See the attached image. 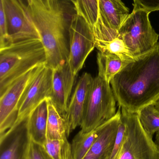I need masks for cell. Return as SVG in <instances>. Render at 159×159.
<instances>
[{
	"instance_id": "obj_1",
	"label": "cell",
	"mask_w": 159,
	"mask_h": 159,
	"mask_svg": "<svg viewBox=\"0 0 159 159\" xmlns=\"http://www.w3.org/2000/svg\"><path fill=\"white\" fill-rule=\"evenodd\" d=\"M121 109L137 113L159 98V43L129 62L110 82Z\"/></svg>"
},
{
	"instance_id": "obj_2",
	"label": "cell",
	"mask_w": 159,
	"mask_h": 159,
	"mask_svg": "<svg viewBox=\"0 0 159 159\" xmlns=\"http://www.w3.org/2000/svg\"><path fill=\"white\" fill-rule=\"evenodd\" d=\"M27 6L44 48L46 66L53 70L65 64L69 55L68 29L60 3L58 1L49 8L33 2Z\"/></svg>"
},
{
	"instance_id": "obj_3",
	"label": "cell",
	"mask_w": 159,
	"mask_h": 159,
	"mask_svg": "<svg viewBox=\"0 0 159 159\" xmlns=\"http://www.w3.org/2000/svg\"><path fill=\"white\" fill-rule=\"evenodd\" d=\"M45 62V52L40 39L13 43L0 48V95L15 80Z\"/></svg>"
},
{
	"instance_id": "obj_4",
	"label": "cell",
	"mask_w": 159,
	"mask_h": 159,
	"mask_svg": "<svg viewBox=\"0 0 159 159\" xmlns=\"http://www.w3.org/2000/svg\"><path fill=\"white\" fill-rule=\"evenodd\" d=\"M116 100L110 83L98 71L93 79L86 111L80 125L81 130L89 132L110 120L116 114Z\"/></svg>"
},
{
	"instance_id": "obj_5",
	"label": "cell",
	"mask_w": 159,
	"mask_h": 159,
	"mask_svg": "<svg viewBox=\"0 0 159 159\" xmlns=\"http://www.w3.org/2000/svg\"><path fill=\"white\" fill-rule=\"evenodd\" d=\"M149 14L133 9L118 31V37L134 59L153 49L158 43L159 35L152 27Z\"/></svg>"
},
{
	"instance_id": "obj_6",
	"label": "cell",
	"mask_w": 159,
	"mask_h": 159,
	"mask_svg": "<svg viewBox=\"0 0 159 159\" xmlns=\"http://www.w3.org/2000/svg\"><path fill=\"white\" fill-rule=\"evenodd\" d=\"M121 111L126 131L117 159H159V148L144 129L137 113Z\"/></svg>"
},
{
	"instance_id": "obj_7",
	"label": "cell",
	"mask_w": 159,
	"mask_h": 159,
	"mask_svg": "<svg viewBox=\"0 0 159 159\" xmlns=\"http://www.w3.org/2000/svg\"><path fill=\"white\" fill-rule=\"evenodd\" d=\"M68 37V63L73 73L77 76L95 48L92 28L82 16L76 13L72 16L69 23Z\"/></svg>"
},
{
	"instance_id": "obj_8",
	"label": "cell",
	"mask_w": 159,
	"mask_h": 159,
	"mask_svg": "<svg viewBox=\"0 0 159 159\" xmlns=\"http://www.w3.org/2000/svg\"><path fill=\"white\" fill-rule=\"evenodd\" d=\"M0 2L5 13L10 44L31 39L41 40L28 6L22 0H1Z\"/></svg>"
},
{
	"instance_id": "obj_9",
	"label": "cell",
	"mask_w": 159,
	"mask_h": 159,
	"mask_svg": "<svg viewBox=\"0 0 159 159\" xmlns=\"http://www.w3.org/2000/svg\"><path fill=\"white\" fill-rule=\"evenodd\" d=\"M53 70L41 66L23 92L18 105L16 123L29 116L31 112L43 101L50 98L52 92Z\"/></svg>"
},
{
	"instance_id": "obj_10",
	"label": "cell",
	"mask_w": 159,
	"mask_h": 159,
	"mask_svg": "<svg viewBox=\"0 0 159 159\" xmlns=\"http://www.w3.org/2000/svg\"><path fill=\"white\" fill-rule=\"evenodd\" d=\"M43 65L33 68L21 76L0 95V135L15 125L17 118L18 105L21 96Z\"/></svg>"
},
{
	"instance_id": "obj_11",
	"label": "cell",
	"mask_w": 159,
	"mask_h": 159,
	"mask_svg": "<svg viewBox=\"0 0 159 159\" xmlns=\"http://www.w3.org/2000/svg\"><path fill=\"white\" fill-rule=\"evenodd\" d=\"M29 116L0 135V159H28L31 137Z\"/></svg>"
},
{
	"instance_id": "obj_12",
	"label": "cell",
	"mask_w": 159,
	"mask_h": 159,
	"mask_svg": "<svg viewBox=\"0 0 159 159\" xmlns=\"http://www.w3.org/2000/svg\"><path fill=\"white\" fill-rule=\"evenodd\" d=\"M94 78L90 74L84 73L78 80L63 116L67 137L80 126L87 104Z\"/></svg>"
},
{
	"instance_id": "obj_13",
	"label": "cell",
	"mask_w": 159,
	"mask_h": 159,
	"mask_svg": "<svg viewBox=\"0 0 159 159\" xmlns=\"http://www.w3.org/2000/svg\"><path fill=\"white\" fill-rule=\"evenodd\" d=\"M52 70V92L49 98L63 117L67 111L76 75L73 73L68 61Z\"/></svg>"
},
{
	"instance_id": "obj_14",
	"label": "cell",
	"mask_w": 159,
	"mask_h": 159,
	"mask_svg": "<svg viewBox=\"0 0 159 159\" xmlns=\"http://www.w3.org/2000/svg\"><path fill=\"white\" fill-rule=\"evenodd\" d=\"M121 108L112 119L97 128L98 135L84 159H110L121 120Z\"/></svg>"
},
{
	"instance_id": "obj_15",
	"label": "cell",
	"mask_w": 159,
	"mask_h": 159,
	"mask_svg": "<svg viewBox=\"0 0 159 159\" xmlns=\"http://www.w3.org/2000/svg\"><path fill=\"white\" fill-rule=\"evenodd\" d=\"M99 19L117 32L129 15V9L121 0H99Z\"/></svg>"
},
{
	"instance_id": "obj_16",
	"label": "cell",
	"mask_w": 159,
	"mask_h": 159,
	"mask_svg": "<svg viewBox=\"0 0 159 159\" xmlns=\"http://www.w3.org/2000/svg\"><path fill=\"white\" fill-rule=\"evenodd\" d=\"M47 118L46 99L31 112L28 120V129L31 139L43 146L46 140Z\"/></svg>"
},
{
	"instance_id": "obj_17",
	"label": "cell",
	"mask_w": 159,
	"mask_h": 159,
	"mask_svg": "<svg viewBox=\"0 0 159 159\" xmlns=\"http://www.w3.org/2000/svg\"><path fill=\"white\" fill-rule=\"evenodd\" d=\"M47 100L48 118L46 139L65 140L67 137L64 118L55 106L50 98H47Z\"/></svg>"
},
{
	"instance_id": "obj_18",
	"label": "cell",
	"mask_w": 159,
	"mask_h": 159,
	"mask_svg": "<svg viewBox=\"0 0 159 159\" xmlns=\"http://www.w3.org/2000/svg\"><path fill=\"white\" fill-rule=\"evenodd\" d=\"M129 63L115 54L99 52L97 55L98 71L102 73L106 81L110 83L114 77Z\"/></svg>"
},
{
	"instance_id": "obj_19",
	"label": "cell",
	"mask_w": 159,
	"mask_h": 159,
	"mask_svg": "<svg viewBox=\"0 0 159 159\" xmlns=\"http://www.w3.org/2000/svg\"><path fill=\"white\" fill-rule=\"evenodd\" d=\"M97 129L84 132L80 130L75 135L71 144L73 159H84L98 137Z\"/></svg>"
},
{
	"instance_id": "obj_20",
	"label": "cell",
	"mask_w": 159,
	"mask_h": 159,
	"mask_svg": "<svg viewBox=\"0 0 159 159\" xmlns=\"http://www.w3.org/2000/svg\"><path fill=\"white\" fill-rule=\"evenodd\" d=\"M137 114L144 129L153 138L154 134L159 131V112L154 104L143 107Z\"/></svg>"
},
{
	"instance_id": "obj_21",
	"label": "cell",
	"mask_w": 159,
	"mask_h": 159,
	"mask_svg": "<svg viewBox=\"0 0 159 159\" xmlns=\"http://www.w3.org/2000/svg\"><path fill=\"white\" fill-rule=\"evenodd\" d=\"M76 14L82 16L92 28L100 18L99 0H76Z\"/></svg>"
},
{
	"instance_id": "obj_22",
	"label": "cell",
	"mask_w": 159,
	"mask_h": 159,
	"mask_svg": "<svg viewBox=\"0 0 159 159\" xmlns=\"http://www.w3.org/2000/svg\"><path fill=\"white\" fill-rule=\"evenodd\" d=\"M28 159H53L44 147L31 140Z\"/></svg>"
},
{
	"instance_id": "obj_23",
	"label": "cell",
	"mask_w": 159,
	"mask_h": 159,
	"mask_svg": "<svg viewBox=\"0 0 159 159\" xmlns=\"http://www.w3.org/2000/svg\"><path fill=\"white\" fill-rule=\"evenodd\" d=\"M10 44L5 13L2 4L0 2V48L9 45Z\"/></svg>"
},
{
	"instance_id": "obj_24",
	"label": "cell",
	"mask_w": 159,
	"mask_h": 159,
	"mask_svg": "<svg viewBox=\"0 0 159 159\" xmlns=\"http://www.w3.org/2000/svg\"><path fill=\"white\" fill-rule=\"evenodd\" d=\"M65 140H50L46 139L43 146L52 158L59 159L62 148Z\"/></svg>"
},
{
	"instance_id": "obj_25",
	"label": "cell",
	"mask_w": 159,
	"mask_h": 159,
	"mask_svg": "<svg viewBox=\"0 0 159 159\" xmlns=\"http://www.w3.org/2000/svg\"><path fill=\"white\" fill-rule=\"evenodd\" d=\"M126 131V125L125 122L121 118L118 130L117 133L115 145L110 159H117L120 148L124 141V135Z\"/></svg>"
},
{
	"instance_id": "obj_26",
	"label": "cell",
	"mask_w": 159,
	"mask_h": 159,
	"mask_svg": "<svg viewBox=\"0 0 159 159\" xmlns=\"http://www.w3.org/2000/svg\"><path fill=\"white\" fill-rule=\"evenodd\" d=\"M133 9L143 10L150 13L159 10V0H133Z\"/></svg>"
},
{
	"instance_id": "obj_27",
	"label": "cell",
	"mask_w": 159,
	"mask_h": 159,
	"mask_svg": "<svg viewBox=\"0 0 159 159\" xmlns=\"http://www.w3.org/2000/svg\"><path fill=\"white\" fill-rule=\"evenodd\" d=\"M59 159H73L71 144L68 142L67 139L64 141L62 148Z\"/></svg>"
},
{
	"instance_id": "obj_28",
	"label": "cell",
	"mask_w": 159,
	"mask_h": 159,
	"mask_svg": "<svg viewBox=\"0 0 159 159\" xmlns=\"http://www.w3.org/2000/svg\"><path fill=\"white\" fill-rule=\"evenodd\" d=\"M58 0H27L28 2H33L46 8H50Z\"/></svg>"
},
{
	"instance_id": "obj_29",
	"label": "cell",
	"mask_w": 159,
	"mask_h": 159,
	"mask_svg": "<svg viewBox=\"0 0 159 159\" xmlns=\"http://www.w3.org/2000/svg\"><path fill=\"white\" fill-rule=\"evenodd\" d=\"M155 143H156V144L158 148L159 149V131L157 133Z\"/></svg>"
},
{
	"instance_id": "obj_30",
	"label": "cell",
	"mask_w": 159,
	"mask_h": 159,
	"mask_svg": "<svg viewBox=\"0 0 159 159\" xmlns=\"http://www.w3.org/2000/svg\"><path fill=\"white\" fill-rule=\"evenodd\" d=\"M153 104H154L156 109L159 112V98Z\"/></svg>"
},
{
	"instance_id": "obj_31",
	"label": "cell",
	"mask_w": 159,
	"mask_h": 159,
	"mask_svg": "<svg viewBox=\"0 0 159 159\" xmlns=\"http://www.w3.org/2000/svg\"><path fill=\"white\" fill-rule=\"evenodd\" d=\"M69 1H71V2L74 5L75 4L76 0H69Z\"/></svg>"
}]
</instances>
